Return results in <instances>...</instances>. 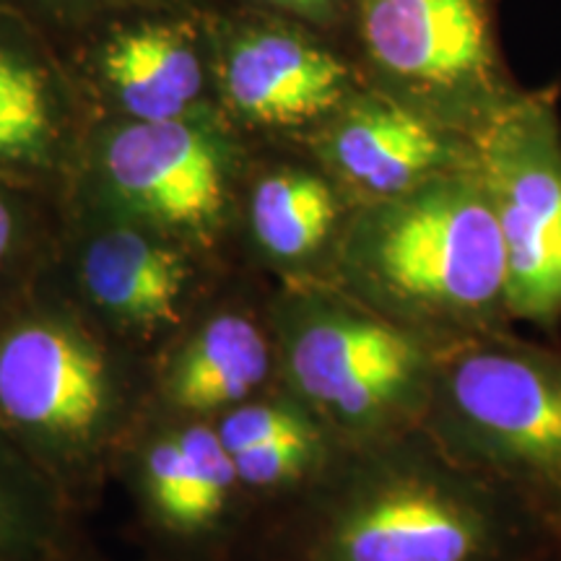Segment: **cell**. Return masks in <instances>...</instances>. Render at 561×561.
<instances>
[{
    "label": "cell",
    "instance_id": "19",
    "mask_svg": "<svg viewBox=\"0 0 561 561\" xmlns=\"http://www.w3.org/2000/svg\"><path fill=\"white\" fill-rule=\"evenodd\" d=\"M32 546L30 533L21 528L11 512L0 504V561H26Z\"/></svg>",
    "mask_w": 561,
    "mask_h": 561
},
{
    "label": "cell",
    "instance_id": "6",
    "mask_svg": "<svg viewBox=\"0 0 561 561\" xmlns=\"http://www.w3.org/2000/svg\"><path fill=\"white\" fill-rule=\"evenodd\" d=\"M291 375L307 398L348 421L390 409L416 377L421 354L382 322L328 314L291 343Z\"/></svg>",
    "mask_w": 561,
    "mask_h": 561
},
{
    "label": "cell",
    "instance_id": "13",
    "mask_svg": "<svg viewBox=\"0 0 561 561\" xmlns=\"http://www.w3.org/2000/svg\"><path fill=\"white\" fill-rule=\"evenodd\" d=\"M104 76L136 121H180L201 94V62L185 32L146 26L104 53Z\"/></svg>",
    "mask_w": 561,
    "mask_h": 561
},
{
    "label": "cell",
    "instance_id": "5",
    "mask_svg": "<svg viewBox=\"0 0 561 561\" xmlns=\"http://www.w3.org/2000/svg\"><path fill=\"white\" fill-rule=\"evenodd\" d=\"M371 60L421 89L479 87L494 68L489 0H362Z\"/></svg>",
    "mask_w": 561,
    "mask_h": 561
},
{
    "label": "cell",
    "instance_id": "16",
    "mask_svg": "<svg viewBox=\"0 0 561 561\" xmlns=\"http://www.w3.org/2000/svg\"><path fill=\"white\" fill-rule=\"evenodd\" d=\"M50 136V102L42 76L0 53V159H37Z\"/></svg>",
    "mask_w": 561,
    "mask_h": 561
},
{
    "label": "cell",
    "instance_id": "10",
    "mask_svg": "<svg viewBox=\"0 0 561 561\" xmlns=\"http://www.w3.org/2000/svg\"><path fill=\"white\" fill-rule=\"evenodd\" d=\"M328 153L354 185L392 198L434 178L445 164L447 146L416 112L364 100L335 123Z\"/></svg>",
    "mask_w": 561,
    "mask_h": 561
},
{
    "label": "cell",
    "instance_id": "3",
    "mask_svg": "<svg viewBox=\"0 0 561 561\" xmlns=\"http://www.w3.org/2000/svg\"><path fill=\"white\" fill-rule=\"evenodd\" d=\"M507 538L442 489H380L325 523L301 561H504Z\"/></svg>",
    "mask_w": 561,
    "mask_h": 561
},
{
    "label": "cell",
    "instance_id": "2",
    "mask_svg": "<svg viewBox=\"0 0 561 561\" xmlns=\"http://www.w3.org/2000/svg\"><path fill=\"white\" fill-rule=\"evenodd\" d=\"M481 172L504 237V297L523 318L561 310V144L546 102H517L489 123Z\"/></svg>",
    "mask_w": 561,
    "mask_h": 561
},
{
    "label": "cell",
    "instance_id": "7",
    "mask_svg": "<svg viewBox=\"0 0 561 561\" xmlns=\"http://www.w3.org/2000/svg\"><path fill=\"white\" fill-rule=\"evenodd\" d=\"M107 178L117 193L161 224L203 227L224 201L221 159L185 121H136L110 138Z\"/></svg>",
    "mask_w": 561,
    "mask_h": 561
},
{
    "label": "cell",
    "instance_id": "20",
    "mask_svg": "<svg viewBox=\"0 0 561 561\" xmlns=\"http://www.w3.org/2000/svg\"><path fill=\"white\" fill-rule=\"evenodd\" d=\"M11 237H13L11 210L5 208L3 201H0V263H3L5 252H9V248H11Z\"/></svg>",
    "mask_w": 561,
    "mask_h": 561
},
{
    "label": "cell",
    "instance_id": "12",
    "mask_svg": "<svg viewBox=\"0 0 561 561\" xmlns=\"http://www.w3.org/2000/svg\"><path fill=\"white\" fill-rule=\"evenodd\" d=\"M146 481L153 512L178 536H201L214 528L231 489L240 483L219 434L206 426L161 439L146 460Z\"/></svg>",
    "mask_w": 561,
    "mask_h": 561
},
{
    "label": "cell",
    "instance_id": "11",
    "mask_svg": "<svg viewBox=\"0 0 561 561\" xmlns=\"http://www.w3.org/2000/svg\"><path fill=\"white\" fill-rule=\"evenodd\" d=\"M81 278L91 301L130 325L178 320L185 265L170 248L136 229H110L83 252Z\"/></svg>",
    "mask_w": 561,
    "mask_h": 561
},
{
    "label": "cell",
    "instance_id": "14",
    "mask_svg": "<svg viewBox=\"0 0 561 561\" xmlns=\"http://www.w3.org/2000/svg\"><path fill=\"white\" fill-rule=\"evenodd\" d=\"M268 346L250 320L221 314L203 325L174 362L170 396L180 409L216 411L240 403L265 380Z\"/></svg>",
    "mask_w": 561,
    "mask_h": 561
},
{
    "label": "cell",
    "instance_id": "18",
    "mask_svg": "<svg viewBox=\"0 0 561 561\" xmlns=\"http://www.w3.org/2000/svg\"><path fill=\"white\" fill-rule=\"evenodd\" d=\"M318 437L314 432L301 434V437L280 439L276 445L261 447V450L234 455L237 479L250 486H276L280 481L297 479L312 462Z\"/></svg>",
    "mask_w": 561,
    "mask_h": 561
},
{
    "label": "cell",
    "instance_id": "15",
    "mask_svg": "<svg viewBox=\"0 0 561 561\" xmlns=\"http://www.w3.org/2000/svg\"><path fill=\"white\" fill-rule=\"evenodd\" d=\"M335 221L331 187L312 174H273L252 198L257 242L278 257H301L318 250Z\"/></svg>",
    "mask_w": 561,
    "mask_h": 561
},
{
    "label": "cell",
    "instance_id": "4",
    "mask_svg": "<svg viewBox=\"0 0 561 561\" xmlns=\"http://www.w3.org/2000/svg\"><path fill=\"white\" fill-rule=\"evenodd\" d=\"M110 405L107 367L83 335L24 322L0 339V411L26 430L89 437Z\"/></svg>",
    "mask_w": 561,
    "mask_h": 561
},
{
    "label": "cell",
    "instance_id": "21",
    "mask_svg": "<svg viewBox=\"0 0 561 561\" xmlns=\"http://www.w3.org/2000/svg\"><path fill=\"white\" fill-rule=\"evenodd\" d=\"M271 3L284 5V9L305 11V13H320V11H325L333 0H271Z\"/></svg>",
    "mask_w": 561,
    "mask_h": 561
},
{
    "label": "cell",
    "instance_id": "17",
    "mask_svg": "<svg viewBox=\"0 0 561 561\" xmlns=\"http://www.w3.org/2000/svg\"><path fill=\"white\" fill-rule=\"evenodd\" d=\"M310 432L314 430L297 411L280 409V405H242V409L224 416L219 430H216L231 458Z\"/></svg>",
    "mask_w": 561,
    "mask_h": 561
},
{
    "label": "cell",
    "instance_id": "8",
    "mask_svg": "<svg viewBox=\"0 0 561 561\" xmlns=\"http://www.w3.org/2000/svg\"><path fill=\"white\" fill-rule=\"evenodd\" d=\"M462 419L496 453L561 476V371L510 354H473L450 377Z\"/></svg>",
    "mask_w": 561,
    "mask_h": 561
},
{
    "label": "cell",
    "instance_id": "9",
    "mask_svg": "<svg viewBox=\"0 0 561 561\" xmlns=\"http://www.w3.org/2000/svg\"><path fill=\"white\" fill-rule=\"evenodd\" d=\"M224 89L242 117L261 125H299L331 112L346 89V68L297 34H244L224 60Z\"/></svg>",
    "mask_w": 561,
    "mask_h": 561
},
{
    "label": "cell",
    "instance_id": "1",
    "mask_svg": "<svg viewBox=\"0 0 561 561\" xmlns=\"http://www.w3.org/2000/svg\"><path fill=\"white\" fill-rule=\"evenodd\" d=\"M356 252L385 291L419 307L466 312L504 297L507 252L481 178H430L392 195Z\"/></svg>",
    "mask_w": 561,
    "mask_h": 561
}]
</instances>
